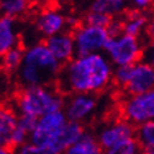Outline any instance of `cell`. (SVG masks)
<instances>
[{
  "instance_id": "cell-5",
  "label": "cell",
  "mask_w": 154,
  "mask_h": 154,
  "mask_svg": "<svg viewBox=\"0 0 154 154\" xmlns=\"http://www.w3.org/2000/svg\"><path fill=\"white\" fill-rule=\"evenodd\" d=\"M106 58L117 66L134 65L143 57V48L139 39L127 34L110 38L105 48Z\"/></svg>"
},
{
  "instance_id": "cell-26",
  "label": "cell",
  "mask_w": 154,
  "mask_h": 154,
  "mask_svg": "<svg viewBox=\"0 0 154 154\" xmlns=\"http://www.w3.org/2000/svg\"><path fill=\"white\" fill-rule=\"evenodd\" d=\"M0 154H13V152L8 147H0Z\"/></svg>"
},
{
  "instance_id": "cell-4",
  "label": "cell",
  "mask_w": 154,
  "mask_h": 154,
  "mask_svg": "<svg viewBox=\"0 0 154 154\" xmlns=\"http://www.w3.org/2000/svg\"><path fill=\"white\" fill-rule=\"evenodd\" d=\"M69 120L64 110H58L48 115H44L40 119H38L35 128L30 134L29 142L60 154V138Z\"/></svg>"
},
{
  "instance_id": "cell-14",
  "label": "cell",
  "mask_w": 154,
  "mask_h": 154,
  "mask_svg": "<svg viewBox=\"0 0 154 154\" xmlns=\"http://www.w3.org/2000/svg\"><path fill=\"white\" fill-rule=\"evenodd\" d=\"M122 24H123V33L138 38L144 29H147L149 21L147 13L134 9L125 13L124 18L122 19Z\"/></svg>"
},
{
  "instance_id": "cell-10",
  "label": "cell",
  "mask_w": 154,
  "mask_h": 154,
  "mask_svg": "<svg viewBox=\"0 0 154 154\" xmlns=\"http://www.w3.org/2000/svg\"><path fill=\"white\" fill-rule=\"evenodd\" d=\"M34 25L36 32L48 39L50 36L66 32L69 19L55 8H45L36 14Z\"/></svg>"
},
{
  "instance_id": "cell-15",
  "label": "cell",
  "mask_w": 154,
  "mask_h": 154,
  "mask_svg": "<svg viewBox=\"0 0 154 154\" xmlns=\"http://www.w3.org/2000/svg\"><path fill=\"white\" fill-rule=\"evenodd\" d=\"M18 124V115L9 106L0 104V147H9L11 133Z\"/></svg>"
},
{
  "instance_id": "cell-24",
  "label": "cell",
  "mask_w": 154,
  "mask_h": 154,
  "mask_svg": "<svg viewBox=\"0 0 154 154\" xmlns=\"http://www.w3.org/2000/svg\"><path fill=\"white\" fill-rule=\"evenodd\" d=\"M145 32H147L148 36L152 39V43H154V19L149 21V24H148L147 29H145Z\"/></svg>"
},
{
  "instance_id": "cell-22",
  "label": "cell",
  "mask_w": 154,
  "mask_h": 154,
  "mask_svg": "<svg viewBox=\"0 0 154 154\" xmlns=\"http://www.w3.org/2000/svg\"><path fill=\"white\" fill-rule=\"evenodd\" d=\"M113 18L109 15L100 14V13H94V11H89L85 14L84 17V23L91 26H98V28H103L108 29L109 25L112 24Z\"/></svg>"
},
{
  "instance_id": "cell-8",
  "label": "cell",
  "mask_w": 154,
  "mask_h": 154,
  "mask_svg": "<svg viewBox=\"0 0 154 154\" xmlns=\"http://www.w3.org/2000/svg\"><path fill=\"white\" fill-rule=\"evenodd\" d=\"M98 108V100L93 94H70L65 99L64 113L68 120L82 123L90 119Z\"/></svg>"
},
{
  "instance_id": "cell-7",
  "label": "cell",
  "mask_w": 154,
  "mask_h": 154,
  "mask_svg": "<svg viewBox=\"0 0 154 154\" xmlns=\"http://www.w3.org/2000/svg\"><path fill=\"white\" fill-rule=\"evenodd\" d=\"M74 42L78 55H90L105 50L106 44L110 40V35L106 29L91 26L88 24H80L75 28Z\"/></svg>"
},
{
  "instance_id": "cell-23",
  "label": "cell",
  "mask_w": 154,
  "mask_h": 154,
  "mask_svg": "<svg viewBox=\"0 0 154 154\" xmlns=\"http://www.w3.org/2000/svg\"><path fill=\"white\" fill-rule=\"evenodd\" d=\"M13 154H59V153L54 152L51 149H48V148H44V147H39V145L28 142L25 144L20 145V147L15 148Z\"/></svg>"
},
{
  "instance_id": "cell-11",
  "label": "cell",
  "mask_w": 154,
  "mask_h": 154,
  "mask_svg": "<svg viewBox=\"0 0 154 154\" xmlns=\"http://www.w3.org/2000/svg\"><path fill=\"white\" fill-rule=\"evenodd\" d=\"M123 90L127 95H138L154 90V69L149 63H137L132 66L129 79Z\"/></svg>"
},
{
  "instance_id": "cell-2",
  "label": "cell",
  "mask_w": 154,
  "mask_h": 154,
  "mask_svg": "<svg viewBox=\"0 0 154 154\" xmlns=\"http://www.w3.org/2000/svg\"><path fill=\"white\" fill-rule=\"evenodd\" d=\"M61 64L51 55L44 43H35L24 51V59L18 69L19 82L24 88L44 87L59 78Z\"/></svg>"
},
{
  "instance_id": "cell-18",
  "label": "cell",
  "mask_w": 154,
  "mask_h": 154,
  "mask_svg": "<svg viewBox=\"0 0 154 154\" xmlns=\"http://www.w3.org/2000/svg\"><path fill=\"white\" fill-rule=\"evenodd\" d=\"M29 9V3L25 0H2L0 2V13L4 17L18 18L25 14Z\"/></svg>"
},
{
  "instance_id": "cell-27",
  "label": "cell",
  "mask_w": 154,
  "mask_h": 154,
  "mask_svg": "<svg viewBox=\"0 0 154 154\" xmlns=\"http://www.w3.org/2000/svg\"><path fill=\"white\" fill-rule=\"evenodd\" d=\"M143 154H154V149H149V150H143Z\"/></svg>"
},
{
  "instance_id": "cell-9",
  "label": "cell",
  "mask_w": 154,
  "mask_h": 154,
  "mask_svg": "<svg viewBox=\"0 0 154 154\" xmlns=\"http://www.w3.org/2000/svg\"><path fill=\"white\" fill-rule=\"evenodd\" d=\"M134 135H135L134 127L129 124L128 122H125L124 119H119L105 124L98 132L97 139L105 152L127 139L135 138Z\"/></svg>"
},
{
  "instance_id": "cell-3",
  "label": "cell",
  "mask_w": 154,
  "mask_h": 154,
  "mask_svg": "<svg viewBox=\"0 0 154 154\" xmlns=\"http://www.w3.org/2000/svg\"><path fill=\"white\" fill-rule=\"evenodd\" d=\"M65 99L60 91L49 85L24 88L15 100V109L19 115H28L40 119L44 115L63 110Z\"/></svg>"
},
{
  "instance_id": "cell-21",
  "label": "cell",
  "mask_w": 154,
  "mask_h": 154,
  "mask_svg": "<svg viewBox=\"0 0 154 154\" xmlns=\"http://www.w3.org/2000/svg\"><path fill=\"white\" fill-rule=\"evenodd\" d=\"M24 51L25 50L17 47L5 54L3 57V65L6 70H17L18 72V69L20 68V65L23 63V59H24Z\"/></svg>"
},
{
  "instance_id": "cell-1",
  "label": "cell",
  "mask_w": 154,
  "mask_h": 154,
  "mask_svg": "<svg viewBox=\"0 0 154 154\" xmlns=\"http://www.w3.org/2000/svg\"><path fill=\"white\" fill-rule=\"evenodd\" d=\"M110 60L102 53L78 55L64 65L59 75L60 89L69 94H97L113 80Z\"/></svg>"
},
{
  "instance_id": "cell-20",
  "label": "cell",
  "mask_w": 154,
  "mask_h": 154,
  "mask_svg": "<svg viewBox=\"0 0 154 154\" xmlns=\"http://www.w3.org/2000/svg\"><path fill=\"white\" fill-rule=\"evenodd\" d=\"M105 154H143V149L135 138H132L105 150Z\"/></svg>"
},
{
  "instance_id": "cell-16",
  "label": "cell",
  "mask_w": 154,
  "mask_h": 154,
  "mask_svg": "<svg viewBox=\"0 0 154 154\" xmlns=\"http://www.w3.org/2000/svg\"><path fill=\"white\" fill-rule=\"evenodd\" d=\"M63 154H105L97 137L85 133L80 139L68 148Z\"/></svg>"
},
{
  "instance_id": "cell-19",
  "label": "cell",
  "mask_w": 154,
  "mask_h": 154,
  "mask_svg": "<svg viewBox=\"0 0 154 154\" xmlns=\"http://www.w3.org/2000/svg\"><path fill=\"white\" fill-rule=\"evenodd\" d=\"M135 139L143 150L154 149V120L142 124L135 130Z\"/></svg>"
},
{
  "instance_id": "cell-6",
  "label": "cell",
  "mask_w": 154,
  "mask_h": 154,
  "mask_svg": "<svg viewBox=\"0 0 154 154\" xmlns=\"http://www.w3.org/2000/svg\"><path fill=\"white\" fill-rule=\"evenodd\" d=\"M123 119L133 127L154 120V90L138 95H127L120 104Z\"/></svg>"
},
{
  "instance_id": "cell-25",
  "label": "cell",
  "mask_w": 154,
  "mask_h": 154,
  "mask_svg": "<svg viewBox=\"0 0 154 154\" xmlns=\"http://www.w3.org/2000/svg\"><path fill=\"white\" fill-rule=\"evenodd\" d=\"M149 64L154 69V43H150V63Z\"/></svg>"
},
{
  "instance_id": "cell-17",
  "label": "cell",
  "mask_w": 154,
  "mask_h": 154,
  "mask_svg": "<svg viewBox=\"0 0 154 154\" xmlns=\"http://www.w3.org/2000/svg\"><path fill=\"white\" fill-rule=\"evenodd\" d=\"M124 9L125 3L122 2V0H95L90 4L89 11L105 14L113 18V15H118L123 13Z\"/></svg>"
},
{
  "instance_id": "cell-12",
  "label": "cell",
  "mask_w": 154,
  "mask_h": 154,
  "mask_svg": "<svg viewBox=\"0 0 154 154\" xmlns=\"http://www.w3.org/2000/svg\"><path fill=\"white\" fill-rule=\"evenodd\" d=\"M44 44L60 64H68L75 58L76 48L73 33L63 32L45 39Z\"/></svg>"
},
{
  "instance_id": "cell-13",
  "label": "cell",
  "mask_w": 154,
  "mask_h": 154,
  "mask_svg": "<svg viewBox=\"0 0 154 154\" xmlns=\"http://www.w3.org/2000/svg\"><path fill=\"white\" fill-rule=\"evenodd\" d=\"M19 30L15 19L0 15V57L17 48L19 44Z\"/></svg>"
}]
</instances>
